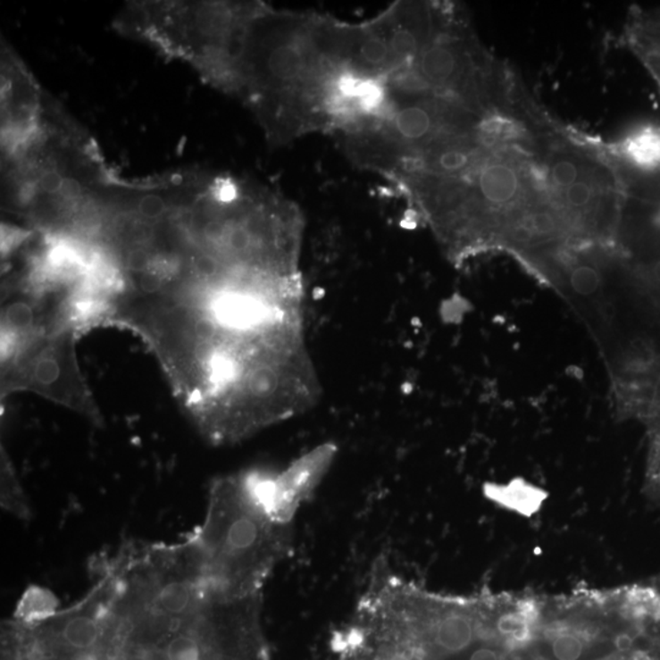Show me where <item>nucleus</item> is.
<instances>
[{
	"label": "nucleus",
	"mask_w": 660,
	"mask_h": 660,
	"mask_svg": "<svg viewBox=\"0 0 660 660\" xmlns=\"http://www.w3.org/2000/svg\"><path fill=\"white\" fill-rule=\"evenodd\" d=\"M343 21L261 3L235 61L229 94L240 98L274 146L316 132H339L345 88Z\"/></svg>",
	"instance_id": "1"
},
{
	"label": "nucleus",
	"mask_w": 660,
	"mask_h": 660,
	"mask_svg": "<svg viewBox=\"0 0 660 660\" xmlns=\"http://www.w3.org/2000/svg\"><path fill=\"white\" fill-rule=\"evenodd\" d=\"M3 208L52 237L91 230L119 181L92 136L49 97L35 134L2 154Z\"/></svg>",
	"instance_id": "2"
},
{
	"label": "nucleus",
	"mask_w": 660,
	"mask_h": 660,
	"mask_svg": "<svg viewBox=\"0 0 660 660\" xmlns=\"http://www.w3.org/2000/svg\"><path fill=\"white\" fill-rule=\"evenodd\" d=\"M208 582L224 598L262 595L275 567L290 556L293 522L281 519L254 476L213 483L204 522L188 537Z\"/></svg>",
	"instance_id": "3"
},
{
	"label": "nucleus",
	"mask_w": 660,
	"mask_h": 660,
	"mask_svg": "<svg viewBox=\"0 0 660 660\" xmlns=\"http://www.w3.org/2000/svg\"><path fill=\"white\" fill-rule=\"evenodd\" d=\"M261 2H144L126 6L115 26L188 63L228 94L242 38Z\"/></svg>",
	"instance_id": "4"
},
{
	"label": "nucleus",
	"mask_w": 660,
	"mask_h": 660,
	"mask_svg": "<svg viewBox=\"0 0 660 660\" xmlns=\"http://www.w3.org/2000/svg\"><path fill=\"white\" fill-rule=\"evenodd\" d=\"M81 331L74 318L55 316L2 353V397L29 390L84 414L101 426L97 404L79 372L75 354Z\"/></svg>",
	"instance_id": "5"
},
{
	"label": "nucleus",
	"mask_w": 660,
	"mask_h": 660,
	"mask_svg": "<svg viewBox=\"0 0 660 660\" xmlns=\"http://www.w3.org/2000/svg\"><path fill=\"white\" fill-rule=\"evenodd\" d=\"M47 94L6 43L2 45V154L28 141L41 124Z\"/></svg>",
	"instance_id": "6"
},
{
	"label": "nucleus",
	"mask_w": 660,
	"mask_h": 660,
	"mask_svg": "<svg viewBox=\"0 0 660 660\" xmlns=\"http://www.w3.org/2000/svg\"><path fill=\"white\" fill-rule=\"evenodd\" d=\"M2 660H84L45 636L33 622L13 618L2 628Z\"/></svg>",
	"instance_id": "7"
},
{
	"label": "nucleus",
	"mask_w": 660,
	"mask_h": 660,
	"mask_svg": "<svg viewBox=\"0 0 660 660\" xmlns=\"http://www.w3.org/2000/svg\"><path fill=\"white\" fill-rule=\"evenodd\" d=\"M2 506L5 512L22 521L31 519L28 497L16 477L14 467L2 449Z\"/></svg>",
	"instance_id": "8"
},
{
	"label": "nucleus",
	"mask_w": 660,
	"mask_h": 660,
	"mask_svg": "<svg viewBox=\"0 0 660 660\" xmlns=\"http://www.w3.org/2000/svg\"><path fill=\"white\" fill-rule=\"evenodd\" d=\"M602 275L590 264H579L570 273V287L581 297H590L599 290Z\"/></svg>",
	"instance_id": "9"
},
{
	"label": "nucleus",
	"mask_w": 660,
	"mask_h": 660,
	"mask_svg": "<svg viewBox=\"0 0 660 660\" xmlns=\"http://www.w3.org/2000/svg\"><path fill=\"white\" fill-rule=\"evenodd\" d=\"M629 366L632 370L642 371L651 366L655 361V353L651 347L643 341H633L629 353Z\"/></svg>",
	"instance_id": "10"
},
{
	"label": "nucleus",
	"mask_w": 660,
	"mask_h": 660,
	"mask_svg": "<svg viewBox=\"0 0 660 660\" xmlns=\"http://www.w3.org/2000/svg\"><path fill=\"white\" fill-rule=\"evenodd\" d=\"M95 660H146V659L138 658V656H101V658L95 659Z\"/></svg>",
	"instance_id": "11"
},
{
	"label": "nucleus",
	"mask_w": 660,
	"mask_h": 660,
	"mask_svg": "<svg viewBox=\"0 0 660 660\" xmlns=\"http://www.w3.org/2000/svg\"><path fill=\"white\" fill-rule=\"evenodd\" d=\"M653 277H655L656 283L660 284V260L653 267Z\"/></svg>",
	"instance_id": "12"
}]
</instances>
